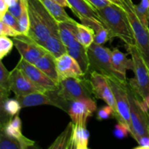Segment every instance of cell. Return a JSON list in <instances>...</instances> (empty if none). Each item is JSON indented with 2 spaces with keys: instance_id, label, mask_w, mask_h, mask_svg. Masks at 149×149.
<instances>
[{
  "instance_id": "obj_25",
  "label": "cell",
  "mask_w": 149,
  "mask_h": 149,
  "mask_svg": "<svg viewBox=\"0 0 149 149\" xmlns=\"http://www.w3.org/2000/svg\"><path fill=\"white\" fill-rule=\"evenodd\" d=\"M77 23L58 22V33L62 42L66 47L77 40Z\"/></svg>"
},
{
  "instance_id": "obj_14",
  "label": "cell",
  "mask_w": 149,
  "mask_h": 149,
  "mask_svg": "<svg viewBox=\"0 0 149 149\" xmlns=\"http://www.w3.org/2000/svg\"><path fill=\"white\" fill-rule=\"evenodd\" d=\"M55 62L60 81L68 78H77L85 76L77 61L69 54L65 53L58 57L55 60Z\"/></svg>"
},
{
  "instance_id": "obj_29",
  "label": "cell",
  "mask_w": 149,
  "mask_h": 149,
  "mask_svg": "<svg viewBox=\"0 0 149 149\" xmlns=\"http://www.w3.org/2000/svg\"><path fill=\"white\" fill-rule=\"evenodd\" d=\"M10 72L6 68L3 63L0 62V100L8 98L10 94Z\"/></svg>"
},
{
  "instance_id": "obj_17",
  "label": "cell",
  "mask_w": 149,
  "mask_h": 149,
  "mask_svg": "<svg viewBox=\"0 0 149 149\" xmlns=\"http://www.w3.org/2000/svg\"><path fill=\"white\" fill-rule=\"evenodd\" d=\"M67 53L69 54L77 61L85 75L88 74L90 61H89L87 48L76 40L69 46L67 47Z\"/></svg>"
},
{
  "instance_id": "obj_10",
  "label": "cell",
  "mask_w": 149,
  "mask_h": 149,
  "mask_svg": "<svg viewBox=\"0 0 149 149\" xmlns=\"http://www.w3.org/2000/svg\"><path fill=\"white\" fill-rule=\"evenodd\" d=\"M90 80L91 82L94 97L97 99L103 100L107 103V105L110 106L116 113V120H120V117H119L117 108H116L114 95L106 77L97 73V71H93L90 74Z\"/></svg>"
},
{
  "instance_id": "obj_2",
  "label": "cell",
  "mask_w": 149,
  "mask_h": 149,
  "mask_svg": "<svg viewBox=\"0 0 149 149\" xmlns=\"http://www.w3.org/2000/svg\"><path fill=\"white\" fill-rule=\"evenodd\" d=\"M99 18L108 29L112 39L117 37L126 45H135V40L126 11L122 7L110 4L97 10Z\"/></svg>"
},
{
  "instance_id": "obj_44",
  "label": "cell",
  "mask_w": 149,
  "mask_h": 149,
  "mask_svg": "<svg viewBox=\"0 0 149 149\" xmlns=\"http://www.w3.org/2000/svg\"><path fill=\"white\" fill-rule=\"evenodd\" d=\"M26 1H29V0H26Z\"/></svg>"
},
{
  "instance_id": "obj_1",
  "label": "cell",
  "mask_w": 149,
  "mask_h": 149,
  "mask_svg": "<svg viewBox=\"0 0 149 149\" xmlns=\"http://www.w3.org/2000/svg\"><path fill=\"white\" fill-rule=\"evenodd\" d=\"M46 93L52 100V106L65 112H68L71 102L94 96L90 80L84 77L61 80L58 88Z\"/></svg>"
},
{
  "instance_id": "obj_18",
  "label": "cell",
  "mask_w": 149,
  "mask_h": 149,
  "mask_svg": "<svg viewBox=\"0 0 149 149\" xmlns=\"http://www.w3.org/2000/svg\"><path fill=\"white\" fill-rule=\"evenodd\" d=\"M56 58L51 53L47 52L43 56L41 57L34 65L41 70L44 74H46L49 79L56 84H59L60 79L56 68Z\"/></svg>"
},
{
  "instance_id": "obj_22",
  "label": "cell",
  "mask_w": 149,
  "mask_h": 149,
  "mask_svg": "<svg viewBox=\"0 0 149 149\" xmlns=\"http://www.w3.org/2000/svg\"><path fill=\"white\" fill-rule=\"evenodd\" d=\"M89 138L90 133L86 127L74 125L69 149H87Z\"/></svg>"
},
{
  "instance_id": "obj_16",
  "label": "cell",
  "mask_w": 149,
  "mask_h": 149,
  "mask_svg": "<svg viewBox=\"0 0 149 149\" xmlns=\"http://www.w3.org/2000/svg\"><path fill=\"white\" fill-rule=\"evenodd\" d=\"M70 9L81 21L85 19L100 20L97 10L86 0H67Z\"/></svg>"
},
{
  "instance_id": "obj_19",
  "label": "cell",
  "mask_w": 149,
  "mask_h": 149,
  "mask_svg": "<svg viewBox=\"0 0 149 149\" xmlns=\"http://www.w3.org/2000/svg\"><path fill=\"white\" fill-rule=\"evenodd\" d=\"M34 146V141L29 139L24 135L20 138H15L8 136L2 131L0 132L1 149H27L31 147H33Z\"/></svg>"
},
{
  "instance_id": "obj_6",
  "label": "cell",
  "mask_w": 149,
  "mask_h": 149,
  "mask_svg": "<svg viewBox=\"0 0 149 149\" xmlns=\"http://www.w3.org/2000/svg\"><path fill=\"white\" fill-rule=\"evenodd\" d=\"M127 91L130 107V134L132 138L138 141L142 137L148 136V112L143 109L139 96L131 88L129 84L127 85Z\"/></svg>"
},
{
  "instance_id": "obj_38",
  "label": "cell",
  "mask_w": 149,
  "mask_h": 149,
  "mask_svg": "<svg viewBox=\"0 0 149 149\" xmlns=\"http://www.w3.org/2000/svg\"><path fill=\"white\" fill-rule=\"evenodd\" d=\"M138 146L135 147V149H149V137L143 136L137 141Z\"/></svg>"
},
{
  "instance_id": "obj_3",
  "label": "cell",
  "mask_w": 149,
  "mask_h": 149,
  "mask_svg": "<svg viewBox=\"0 0 149 149\" xmlns=\"http://www.w3.org/2000/svg\"><path fill=\"white\" fill-rule=\"evenodd\" d=\"M30 29L28 36L39 45L54 33H58V22L39 0L28 1Z\"/></svg>"
},
{
  "instance_id": "obj_26",
  "label": "cell",
  "mask_w": 149,
  "mask_h": 149,
  "mask_svg": "<svg viewBox=\"0 0 149 149\" xmlns=\"http://www.w3.org/2000/svg\"><path fill=\"white\" fill-rule=\"evenodd\" d=\"M77 39L80 44L88 49L94 43L95 31L90 26L78 23Z\"/></svg>"
},
{
  "instance_id": "obj_43",
  "label": "cell",
  "mask_w": 149,
  "mask_h": 149,
  "mask_svg": "<svg viewBox=\"0 0 149 149\" xmlns=\"http://www.w3.org/2000/svg\"><path fill=\"white\" fill-rule=\"evenodd\" d=\"M148 137H149V110L148 111Z\"/></svg>"
},
{
  "instance_id": "obj_34",
  "label": "cell",
  "mask_w": 149,
  "mask_h": 149,
  "mask_svg": "<svg viewBox=\"0 0 149 149\" xmlns=\"http://www.w3.org/2000/svg\"><path fill=\"white\" fill-rule=\"evenodd\" d=\"M116 115L114 110L109 105L103 106L101 109H99L97 111V116H96L97 120L100 121L106 120V119H109V118H115L116 119Z\"/></svg>"
},
{
  "instance_id": "obj_30",
  "label": "cell",
  "mask_w": 149,
  "mask_h": 149,
  "mask_svg": "<svg viewBox=\"0 0 149 149\" xmlns=\"http://www.w3.org/2000/svg\"><path fill=\"white\" fill-rule=\"evenodd\" d=\"M17 20H18L20 32L22 34L28 36L30 29V18H29V10H28V1H25L23 4L21 15Z\"/></svg>"
},
{
  "instance_id": "obj_9",
  "label": "cell",
  "mask_w": 149,
  "mask_h": 149,
  "mask_svg": "<svg viewBox=\"0 0 149 149\" xmlns=\"http://www.w3.org/2000/svg\"><path fill=\"white\" fill-rule=\"evenodd\" d=\"M14 45L21 58L32 64L48 52L41 45L27 35L20 34L13 37Z\"/></svg>"
},
{
  "instance_id": "obj_21",
  "label": "cell",
  "mask_w": 149,
  "mask_h": 149,
  "mask_svg": "<svg viewBox=\"0 0 149 149\" xmlns=\"http://www.w3.org/2000/svg\"><path fill=\"white\" fill-rule=\"evenodd\" d=\"M15 98L19 101L22 108L32 107V106H41V105H50L52 106V100L47 93H30L26 95L16 96Z\"/></svg>"
},
{
  "instance_id": "obj_41",
  "label": "cell",
  "mask_w": 149,
  "mask_h": 149,
  "mask_svg": "<svg viewBox=\"0 0 149 149\" xmlns=\"http://www.w3.org/2000/svg\"><path fill=\"white\" fill-rule=\"evenodd\" d=\"M6 2V4L9 6V7H11V6L15 5L16 3L18 1V0H4Z\"/></svg>"
},
{
  "instance_id": "obj_15",
  "label": "cell",
  "mask_w": 149,
  "mask_h": 149,
  "mask_svg": "<svg viewBox=\"0 0 149 149\" xmlns=\"http://www.w3.org/2000/svg\"><path fill=\"white\" fill-rule=\"evenodd\" d=\"M111 64L116 78L122 82L127 83V70H133L134 67L132 58L128 59L126 54L114 48L111 50Z\"/></svg>"
},
{
  "instance_id": "obj_33",
  "label": "cell",
  "mask_w": 149,
  "mask_h": 149,
  "mask_svg": "<svg viewBox=\"0 0 149 149\" xmlns=\"http://www.w3.org/2000/svg\"><path fill=\"white\" fill-rule=\"evenodd\" d=\"M135 12L137 13V15L139 17L141 21L146 27L148 28L149 24V10L144 7L141 3L139 4H135Z\"/></svg>"
},
{
  "instance_id": "obj_31",
  "label": "cell",
  "mask_w": 149,
  "mask_h": 149,
  "mask_svg": "<svg viewBox=\"0 0 149 149\" xmlns=\"http://www.w3.org/2000/svg\"><path fill=\"white\" fill-rule=\"evenodd\" d=\"M14 42L9 36H0V59L2 60L4 57L11 52L14 47Z\"/></svg>"
},
{
  "instance_id": "obj_23",
  "label": "cell",
  "mask_w": 149,
  "mask_h": 149,
  "mask_svg": "<svg viewBox=\"0 0 149 149\" xmlns=\"http://www.w3.org/2000/svg\"><path fill=\"white\" fill-rule=\"evenodd\" d=\"M45 8L49 12L54 18L58 22H68L71 23H77L74 19L71 18L66 13L64 7H61L52 0H39Z\"/></svg>"
},
{
  "instance_id": "obj_5",
  "label": "cell",
  "mask_w": 149,
  "mask_h": 149,
  "mask_svg": "<svg viewBox=\"0 0 149 149\" xmlns=\"http://www.w3.org/2000/svg\"><path fill=\"white\" fill-rule=\"evenodd\" d=\"M119 1L127 15L135 37V45L138 48L149 71V28L146 27L138 17L135 12V4L132 2V0Z\"/></svg>"
},
{
  "instance_id": "obj_13",
  "label": "cell",
  "mask_w": 149,
  "mask_h": 149,
  "mask_svg": "<svg viewBox=\"0 0 149 149\" xmlns=\"http://www.w3.org/2000/svg\"><path fill=\"white\" fill-rule=\"evenodd\" d=\"M10 87L15 95L21 96L37 92L45 93L35 85L20 69L15 67L10 71Z\"/></svg>"
},
{
  "instance_id": "obj_37",
  "label": "cell",
  "mask_w": 149,
  "mask_h": 149,
  "mask_svg": "<svg viewBox=\"0 0 149 149\" xmlns=\"http://www.w3.org/2000/svg\"><path fill=\"white\" fill-rule=\"evenodd\" d=\"M86 1L90 3L96 10L103 8V7L111 4V2L109 1V0H86Z\"/></svg>"
},
{
  "instance_id": "obj_40",
  "label": "cell",
  "mask_w": 149,
  "mask_h": 149,
  "mask_svg": "<svg viewBox=\"0 0 149 149\" xmlns=\"http://www.w3.org/2000/svg\"><path fill=\"white\" fill-rule=\"evenodd\" d=\"M52 1H54L55 2H56L57 4L61 5V7H64V8H65V7H69L70 8V5L67 0H52Z\"/></svg>"
},
{
  "instance_id": "obj_4",
  "label": "cell",
  "mask_w": 149,
  "mask_h": 149,
  "mask_svg": "<svg viewBox=\"0 0 149 149\" xmlns=\"http://www.w3.org/2000/svg\"><path fill=\"white\" fill-rule=\"evenodd\" d=\"M127 50L131 55L133 62L135 77L130 79L128 84L141 97L143 109L146 112L149 110V71L135 45H126Z\"/></svg>"
},
{
  "instance_id": "obj_20",
  "label": "cell",
  "mask_w": 149,
  "mask_h": 149,
  "mask_svg": "<svg viewBox=\"0 0 149 149\" xmlns=\"http://www.w3.org/2000/svg\"><path fill=\"white\" fill-rule=\"evenodd\" d=\"M22 106L17 99L6 98L0 100V127L7 123L11 118L17 115Z\"/></svg>"
},
{
  "instance_id": "obj_8",
  "label": "cell",
  "mask_w": 149,
  "mask_h": 149,
  "mask_svg": "<svg viewBox=\"0 0 149 149\" xmlns=\"http://www.w3.org/2000/svg\"><path fill=\"white\" fill-rule=\"evenodd\" d=\"M106 79L114 95L118 113L120 117L119 121H123L131 127L130 107L127 91L128 82L123 83L113 77H107Z\"/></svg>"
},
{
  "instance_id": "obj_11",
  "label": "cell",
  "mask_w": 149,
  "mask_h": 149,
  "mask_svg": "<svg viewBox=\"0 0 149 149\" xmlns=\"http://www.w3.org/2000/svg\"><path fill=\"white\" fill-rule=\"evenodd\" d=\"M96 110L97 105L93 97H84L71 102L67 113L74 125L86 127L87 119Z\"/></svg>"
},
{
  "instance_id": "obj_12",
  "label": "cell",
  "mask_w": 149,
  "mask_h": 149,
  "mask_svg": "<svg viewBox=\"0 0 149 149\" xmlns=\"http://www.w3.org/2000/svg\"><path fill=\"white\" fill-rule=\"evenodd\" d=\"M16 67L20 69L35 85L45 93L58 88V84L54 82L34 64L28 62L23 58H20Z\"/></svg>"
},
{
  "instance_id": "obj_27",
  "label": "cell",
  "mask_w": 149,
  "mask_h": 149,
  "mask_svg": "<svg viewBox=\"0 0 149 149\" xmlns=\"http://www.w3.org/2000/svg\"><path fill=\"white\" fill-rule=\"evenodd\" d=\"M74 125L72 122H69L63 132L56 138L49 146V149H69L71 136L74 130Z\"/></svg>"
},
{
  "instance_id": "obj_28",
  "label": "cell",
  "mask_w": 149,
  "mask_h": 149,
  "mask_svg": "<svg viewBox=\"0 0 149 149\" xmlns=\"http://www.w3.org/2000/svg\"><path fill=\"white\" fill-rule=\"evenodd\" d=\"M0 128L4 134L12 138H20L23 135L21 131L22 122L18 114L11 118L7 123L0 127Z\"/></svg>"
},
{
  "instance_id": "obj_24",
  "label": "cell",
  "mask_w": 149,
  "mask_h": 149,
  "mask_svg": "<svg viewBox=\"0 0 149 149\" xmlns=\"http://www.w3.org/2000/svg\"><path fill=\"white\" fill-rule=\"evenodd\" d=\"M41 45L49 53L52 54L55 58L67 53V47L62 42L59 33L52 34Z\"/></svg>"
},
{
  "instance_id": "obj_35",
  "label": "cell",
  "mask_w": 149,
  "mask_h": 149,
  "mask_svg": "<svg viewBox=\"0 0 149 149\" xmlns=\"http://www.w3.org/2000/svg\"><path fill=\"white\" fill-rule=\"evenodd\" d=\"M22 34L20 31L15 29L14 28L11 27L9 25L6 24L3 21L0 20V35L1 36H11V37H15L18 35Z\"/></svg>"
},
{
  "instance_id": "obj_42",
  "label": "cell",
  "mask_w": 149,
  "mask_h": 149,
  "mask_svg": "<svg viewBox=\"0 0 149 149\" xmlns=\"http://www.w3.org/2000/svg\"><path fill=\"white\" fill-rule=\"evenodd\" d=\"M109 1H111V2L112 4H116V5L120 6V7H122V4H121V3L119 2V0H109Z\"/></svg>"
},
{
  "instance_id": "obj_39",
  "label": "cell",
  "mask_w": 149,
  "mask_h": 149,
  "mask_svg": "<svg viewBox=\"0 0 149 149\" xmlns=\"http://www.w3.org/2000/svg\"><path fill=\"white\" fill-rule=\"evenodd\" d=\"M9 6L6 4L4 0H0V19L8 11Z\"/></svg>"
},
{
  "instance_id": "obj_32",
  "label": "cell",
  "mask_w": 149,
  "mask_h": 149,
  "mask_svg": "<svg viewBox=\"0 0 149 149\" xmlns=\"http://www.w3.org/2000/svg\"><path fill=\"white\" fill-rule=\"evenodd\" d=\"M130 127L123 121H118L117 124L115 125L113 134L116 138L119 139H123L126 138L129 133H130Z\"/></svg>"
},
{
  "instance_id": "obj_36",
  "label": "cell",
  "mask_w": 149,
  "mask_h": 149,
  "mask_svg": "<svg viewBox=\"0 0 149 149\" xmlns=\"http://www.w3.org/2000/svg\"><path fill=\"white\" fill-rule=\"evenodd\" d=\"M0 20H1V21H3L4 23H5L6 24L9 25L10 26L14 28L15 29H16L17 31H20L18 26V20H17V17H15L14 15H13L9 11H7V13L4 15V16L0 19Z\"/></svg>"
},
{
  "instance_id": "obj_7",
  "label": "cell",
  "mask_w": 149,
  "mask_h": 149,
  "mask_svg": "<svg viewBox=\"0 0 149 149\" xmlns=\"http://www.w3.org/2000/svg\"><path fill=\"white\" fill-rule=\"evenodd\" d=\"M90 61L89 72L97 71L105 77H113L116 78L111 64V50L109 48L93 43L88 48ZM117 79V78H116Z\"/></svg>"
}]
</instances>
